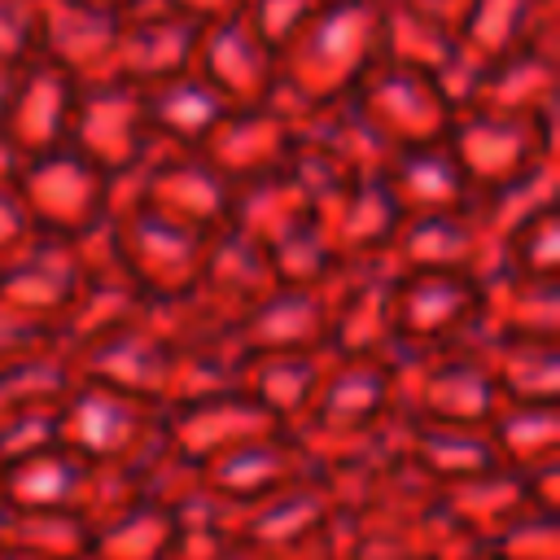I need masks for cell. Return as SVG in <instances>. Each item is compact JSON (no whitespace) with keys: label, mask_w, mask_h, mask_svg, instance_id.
Wrapping results in <instances>:
<instances>
[{"label":"cell","mask_w":560,"mask_h":560,"mask_svg":"<svg viewBox=\"0 0 560 560\" xmlns=\"http://www.w3.org/2000/svg\"><path fill=\"white\" fill-rule=\"evenodd\" d=\"M18 560H26V556H18Z\"/></svg>","instance_id":"obj_2"},{"label":"cell","mask_w":560,"mask_h":560,"mask_svg":"<svg viewBox=\"0 0 560 560\" xmlns=\"http://www.w3.org/2000/svg\"><path fill=\"white\" fill-rule=\"evenodd\" d=\"M162 521H149V525H140V521H131V525H122V529H114L109 534V542H101L105 547V556L109 560H153L158 556V547H162Z\"/></svg>","instance_id":"obj_1"}]
</instances>
